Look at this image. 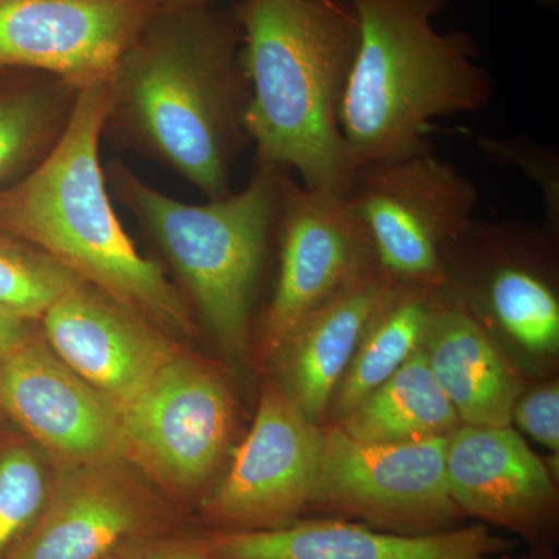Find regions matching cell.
<instances>
[{
	"instance_id": "cell-1",
	"label": "cell",
	"mask_w": 559,
	"mask_h": 559,
	"mask_svg": "<svg viewBox=\"0 0 559 559\" xmlns=\"http://www.w3.org/2000/svg\"><path fill=\"white\" fill-rule=\"evenodd\" d=\"M110 142L171 168L209 201L231 193L249 83L234 11L157 9L110 79Z\"/></svg>"
},
{
	"instance_id": "cell-2",
	"label": "cell",
	"mask_w": 559,
	"mask_h": 559,
	"mask_svg": "<svg viewBox=\"0 0 559 559\" xmlns=\"http://www.w3.org/2000/svg\"><path fill=\"white\" fill-rule=\"evenodd\" d=\"M245 130L257 164L299 173L308 189L347 197L356 167L341 108L359 46L347 0H242Z\"/></svg>"
},
{
	"instance_id": "cell-3",
	"label": "cell",
	"mask_w": 559,
	"mask_h": 559,
	"mask_svg": "<svg viewBox=\"0 0 559 559\" xmlns=\"http://www.w3.org/2000/svg\"><path fill=\"white\" fill-rule=\"evenodd\" d=\"M109 87H81L64 134L24 178L0 190V230L38 246L66 270L170 336H193V311L157 261L128 237L100 160Z\"/></svg>"
},
{
	"instance_id": "cell-4",
	"label": "cell",
	"mask_w": 559,
	"mask_h": 559,
	"mask_svg": "<svg viewBox=\"0 0 559 559\" xmlns=\"http://www.w3.org/2000/svg\"><path fill=\"white\" fill-rule=\"evenodd\" d=\"M359 46L341 108L353 165L429 148L432 121L480 112L491 73L466 33L433 20L451 0H347Z\"/></svg>"
},
{
	"instance_id": "cell-5",
	"label": "cell",
	"mask_w": 559,
	"mask_h": 559,
	"mask_svg": "<svg viewBox=\"0 0 559 559\" xmlns=\"http://www.w3.org/2000/svg\"><path fill=\"white\" fill-rule=\"evenodd\" d=\"M283 168L257 164L238 193L186 204L109 162L110 197L130 210L178 277L186 300L221 347L240 356L272 235L277 231ZM182 293V296H183Z\"/></svg>"
},
{
	"instance_id": "cell-6",
	"label": "cell",
	"mask_w": 559,
	"mask_h": 559,
	"mask_svg": "<svg viewBox=\"0 0 559 559\" xmlns=\"http://www.w3.org/2000/svg\"><path fill=\"white\" fill-rule=\"evenodd\" d=\"M345 201L385 277L439 288L444 250L473 223L480 194L429 146L356 167Z\"/></svg>"
},
{
	"instance_id": "cell-7",
	"label": "cell",
	"mask_w": 559,
	"mask_h": 559,
	"mask_svg": "<svg viewBox=\"0 0 559 559\" xmlns=\"http://www.w3.org/2000/svg\"><path fill=\"white\" fill-rule=\"evenodd\" d=\"M447 439L367 443L337 425L323 428L318 481L308 513L396 535H433L465 520L447 484Z\"/></svg>"
},
{
	"instance_id": "cell-8",
	"label": "cell",
	"mask_w": 559,
	"mask_h": 559,
	"mask_svg": "<svg viewBox=\"0 0 559 559\" xmlns=\"http://www.w3.org/2000/svg\"><path fill=\"white\" fill-rule=\"evenodd\" d=\"M117 412L123 457L176 506L200 498L235 426L234 399L218 371L179 352Z\"/></svg>"
},
{
	"instance_id": "cell-9",
	"label": "cell",
	"mask_w": 559,
	"mask_h": 559,
	"mask_svg": "<svg viewBox=\"0 0 559 559\" xmlns=\"http://www.w3.org/2000/svg\"><path fill=\"white\" fill-rule=\"evenodd\" d=\"M191 533L186 514L127 459L55 465L46 507L9 559H110Z\"/></svg>"
},
{
	"instance_id": "cell-10",
	"label": "cell",
	"mask_w": 559,
	"mask_h": 559,
	"mask_svg": "<svg viewBox=\"0 0 559 559\" xmlns=\"http://www.w3.org/2000/svg\"><path fill=\"white\" fill-rule=\"evenodd\" d=\"M323 451V428L282 382L270 381L229 473L200 502L213 532H259L305 518Z\"/></svg>"
},
{
	"instance_id": "cell-11",
	"label": "cell",
	"mask_w": 559,
	"mask_h": 559,
	"mask_svg": "<svg viewBox=\"0 0 559 559\" xmlns=\"http://www.w3.org/2000/svg\"><path fill=\"white\" fill-rule=\"evenodd\" d=\"M280 270L261 320L264 358L277 356L301 322L353 282L380 270L362 223L344 198L283 175L277 231Z\"/></svg>"
},
{
	"instance_id": "cell-12",
	"label": "cell",
	"mask_w": 559,
	"mask_h": 559,
	"mask_svg": "<svg viewBox=\"0 0 559 559\" xmlns=\"http://www.w3.org/2000/svg\"><path fill=\"white\" fill-rule=\"evenodd\" d=\"M151 0H0V72H36L73 86L109 84Z\"/></svg>"
},
{
	"instance_id": "cell-13",
	"label": "cell",
	"mask_w": 559,
	"mask_h": 559,
	"mask_svg": "<svg viewBox=\"0 0 559 559\" xmlns=\"http://www.w3.org/2000/svg\"><path fill=\"white\" fill-rule=\"evenodd\" d=\"M0 412L55 465L123 457L119 412L33 333L0 362Z\"/></svg>"
},
{
	"instance_id": "cell-14",
	"label": "cell",
	"mask_w": 559,
	"mask_h": 559,
	"mask_svg": "<svg viewBox=\"0 0 559 559\" xmlns=\"http://www.w3.org/2000/svg\"><path fill=\"white\" fill-rule=\"evenodd\" d=\"M447 484L460 511L544 549L558 525L549 471L510 426L460 425L447 439Z\"/></svg>"
},
{
	"instance_id": "cell-15",
	"label": "cell",
	"mask_w": 559,
	"mask_h": 559,
	"mask_svg": "<svg viewBox=\"0 0 559 559\" xmlns=\"http://www.w3.org/2000/svg\"><path fill=\"white\" fill-rule=\"evenodd\" d=\"M39 323L55 355L117 409L179 353L170 334L86 283L64 294Z\"/></svg>"
},
{
	"instance_id": "cell-16",
	"label": "cell",
	"mask_w": 559,
	"mask_h": 559,
	"mask_svg": "<svg viewBox=\"0 0 559 559\" xmlns=\"http://www.w3.org/2000/svg\"><path fill=\"white\" fill-rule=\"evenodd\" d=\"M190 538L213 559H502L514 549L485 524L411 536L336 518H301L259 532L205 530Z\"/></svg>"
},
{
	"instance_id": "cell-17",
	"label": "cell",
	"mask_w": 559,
	"mask_h": 559,
	"mask_svg": "<svg viewBox=\"0 0 559 559\" xmlns=\"http://www.w3.org/2000/svg\"><path fill=\"white\" fill-rule=\"evenodd\" d=\"M423 349L462 425L511 426L522 393L520 377L479 319L440 289Z\"/></svg>"
},
{
	"instance_id": "cell-18",
	"label": "cell",
	"mask_w": 559,
	"mask_h": 559,
	"mask_svg": "<svg viewBox=\"0 0 559 559\" xmlns=\"http://www.w3.org/2000/svg\"><path fill=\"white\" fill-rule=\"evenodd\" d=\"M392 280L364 275L300 323L280 349L282 385L312 421L320 423Z\"/></svg>"
},
{
	"instance_id": "cell-19",
	"label": "cell",
	"mask_w": 559,
	"mask_h": 559,
	"mask_svg": "<svg viewBox=\"0 0 559 559\" xmlns=\"http://www.w3.org/2000/svg\"><path fill=\"white\" fill-rule=\"evenodd\" d=\"M528 224L474 218L463 237L484 255L471 299H480L500 329L518 344L551 355L559 347V301L546 272L520 253Z\"/></svg>"
},
{
	"instance_id": "cell-20",
	"label": "cell",
	"mask_w": 559,
	"mask_h": 559,
	"mask_svg": "<svg viewBox=\"0 0 559 559\" xmlns=\"http://www.w3.org/2000/svg\"><path fill=\"white\" fill-rule=\"evenodd\" d=\"M437 294L439 288L432 286L392 280L331 400L334 421L384 384L421 347Z\"/></svg>"
},
{
	"instance_id": "cell-21",
	"label": "cell",
	"mask_w": 559,
	"mask_h": 559,
	"mask_svg": "<svg viewBox=\"0 0 559 559\" xmlns=\"http://www.w3.org/2000/svg\"><path fill=\"white\" fill-rule=\"evenodd\" d=\"M334 425L367 443H409L448 437L462 423L433 378L421 345L384 384Z\"/></svg>"
},
{
	"instance_id": "cell-22",
	"label": "cell",
	"mask_w": 559,
	"mask_h": 559,
	"mask_svg": "<svg viewBox=\"0 0 559 559\" xmlns=\"http://www.w3.org/2000/svg\"><path fill=\"white\" fill-rule=\"evenodd\" d=\"M79 91L46 73L0 80V190L28 175L55 148Z\"/></svg>"
},
{
	"instance_id": "cell-23",
	"label": "cell",
	"mask_w": 559,
	"mask_h": 559,
	"mask_svg": "<svg viewBox=\"0 0 559 559\" xmlns=\"http://www.w3.org/2000/svg\"><path fill=\"white\" fill-rule=\"evenodd\" d=\"M53 474L55 463L32 440H0V559H9L35 527Z\"/></svg>"
},
{
	"instance_id": "cell-24",
	"label": "cell",
	"mask_w": 559,
	"mask_h": 559,
	"mask_svg": "<svg viewBox=\"0 0 559 559\" xmlns=\"http://www.w3.org/2000/svg\"><path fill=\"white\" fill-rule=\"evenodd\" d=\"M83 283L38 246L0 230V310L39 322L64 294Z\"/></svg>"
},
{
	"instance_id": "cell-25",
	"label": "cell",
	"mask_w": 559,
	"mask_h": 559,
	"mask_svg": "<svg viewBox=\"0 0 559 559\" xmlns=\"http://www.w3.org/2000/svg\"><path fill=\"white\" fill-rule=\"evenodd\" d=\"M477 150L492 164L518 168L532 180L543 198L547 230L554 237L559 231V154L554 146L530 138H489L473 134Z\"/></svg>"
},
{
	"instance_id": "cell-26",
	"label": "cell",
	"mask_w": 559,
	"mask_h": 559,
	"mask_svg": "<svg viewBox=\"0 0 559 559\" xmlns=\"http://www.w3.org/2000/svg\"><path fill=\"white\" fill-rule=\"evenodd\" d=\"M533 440L547 450H559V389L557 384L533 390L516 401L513 419Z\"/></svg>"
},
{
	"instance_id": "cell-27",
	"label": "cell",
	"mask_w": 559,
	"mask_h": 559,
	"mask_svg": "<svg viewBox=\"0 0 559 559\" xmlns=\"http://www.w3.org/2000/svg\"><path fill=\"white\" fill-rule=\"evenodd\" d=\"M191 535L148 540L110 559H213L194 546Z\"/></svg>"
},
{
	"instance_id": "cell-28",
	"label": "cell",
	"mask_w": 559,
	"mask_h": 559,
	"mask_svg": "<svg viewBox=\"0 0 559 559\" xmlns=\"http://www.w3.org/2000/svg\"><path fill=\"white\" fill-rule=\"evenodd\" d=\"M32 334V322L0 310V362Z\"/></svg>"
},
{
	"instance_id": "cell-29",
	"label": "cell",
	"mask_w": 559,
	"mask_h": 559,
	"mask_svg": "<svg viewBox=\"0 0 559 559\" xmlns=\"http://www.w3.org/2000/svg\"><path fill=\"white\" fill-rule=\"evenodd\" d=\"M159 9H191V7L210 5L212 0H151Z\"/></svg>"
},
{
	"instance_id": "cell-30",
	"label": "cell",
	"mask_w": 559,
	"mask_h": 559,
	"mask_svg": "<svg viewBox=\"0 0 559 559\" xmlns=\"http://www.w3.org/2000/svg\"><path fill=\"white\" fill-rule=\"evenodd\" d=\"M533 2L538 3V5L547 7V9H554V7H557L558 0H533Z\"/></svg>"
}]
</instances>
